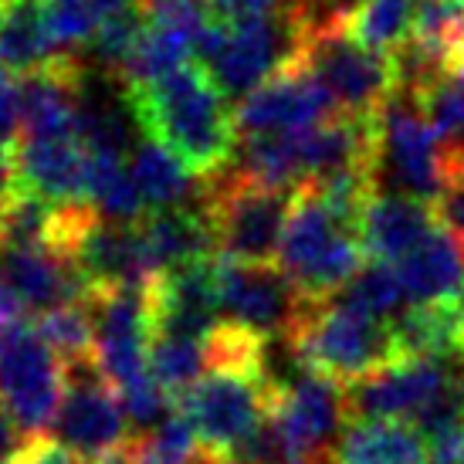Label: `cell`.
Listing matches in <instances>:
<instances>
[{"mask_svg":"<svg viewBox=\"0 0 464 464\" xmlns=\"http://www.w3.org/2000/svg\"><path fill=\"white\" fill-rule=\"evenodd\" d=\"M136 122L146 136L180 156L197 177L227 169L234 156V112L200 62H187L160 82L126 89Z\"/></svg>","mask_w":464,"mask_h":464,"instance_id":"6da1fadb","label":"cell"},{"mask_svg":"<svg viewBox=\"0 0 464 464\" xmlns=\"http://www.w3.org/2000/svg\"><path fill=\"white\" fill-rule=\"evenodd\" d=\"M309 38V21L298 7L247 21H210L197 38V62L207 68L224 99L241 102L278 68L295 62Z\"/></svg>","mask_w":464,"mask_h":464,"instance_id":"7a4b0ae2","label":"cell"},{"mask_svg":"<svg viewBox=\"0 0 464 464\" xmlns=\"http://www.w3.org/2000/svg\"><path fill=\"white\" fill-rule=\"evenodd\" d=\"M288 339L309 370L333 376L346 387L400 360L393 323L346 309L333 298L305 302L302 315L288 329Z\"/></svg>","mask_w":464,"mask_h":464,"instance_id":"3957f363","label":"cell"},{"mask_svg":"<svg viewBox=\"0 0 464 464\" xmlns=\"http://www.w3.org/2000/svg\"><path fill=\"white\" fill-rule=\"evenodd\" d=\"M360 234L339 224L309 183L298 187L278 247V268L295 285L302 302H325L360 271Z\"/></svg>","mask_w":464,"mask_h":464,"instance_id":"277c9868","label":"cell"},{"mask_svg":"<svg viewBox=\"0 0 464 464\" xmlns=\"http://www.w3.org/2000/svg\"><path fill=\"white\" fill-rule=\"evenodd\" d=\"M298 200V187H268L224 173L204 187V207L214 224L220 258L271 265L278 261L288 214Z\"/></svg>","mask_w":464,"mask_h":464,"instance_id":"5b68a950","label":"cell"},{"mask_svg":"<svg viewBox=\"0 0 464 464\" xmlns=\"http://www.w3.org/2000/svg\"><path fill=\"white\" fill-rule=\"evenodd\" d=\"M65 400V362L44 339L38 325L24 319L0 325V403L17 430L48 434Z\"/></svg>","mask_w":464,"mask_h":464,"instance_id":"8992f818","label":"cell"},{"mask_svg":"<svg viewBox=\"0 0 464 464\" xmlns=\"http://www.w3.org/2000/svg\"><path fill=\"white\" fill-rule=\"evenodd\" d=\"M376 177L390 187L387 194L420 197L427 204H434V197L448 183V146L417 99L403 89H397L380 105Z\"/></svg>","mask_w":464,"mask_h":464,"instance_id":"52a82bcc","label":"cell"},{"mask_svg":"<svg viewBox=\"0 0 464 464\" xmlns=\"http://www.w3.org/2000/svg\"><path fill=\"white\" fill-rule=\"evenodd\" d=\"M130 427L122 397L105 380L95 356L65 362V400L48 434L62 440L82 464H99L130 444Z\"/></svg>","mask_w":464,"mask_h":464,"instance_id":"ba28073f","label":"cell"},{"mask_svg":"<svg viewBox=\"0 0 464 464\" xmlns=\"http://www.w3.org/2000/svg\"><path fill=\"white\" fill-rule=\"evenodd\" d=\"M275 393L278 390L265 380V373L207 370L200 383L177 400V407L194 420L200 448L231 458L265 424Z\"/></svg>","mask_w":464,"mask_h":464,"instance_id":"9c48e42d","label":"cell"},{"mask_svg":"<svg viewBox=\"0 0 464 464\" xmlns=\"http://www.w3.org/2000/svg\"><path fill=\"white\" fill-rule=\"evenodd\" d=\"M346 112H376L400 89L393 54L370 52L343 31V21L309 27L298 54Z\"/></svg>","mask_w":464,"mask_h":464,"instance_id":"30bf717a","label":"cell"},{"mask_svg":"<svg viewBox=\"0 0 464 464\" xmlns=\"http://www.w3.org/2000/svg\"><path fill=\"white\" fill-rule=\"evenodd\" d=\"M268 420L282 444L285 464H312L349 420L346 383L309 370L288 390L275 393Z\"/></svg>","mask_w":464,"mask_h":464,"instance_id":"8fae6325","label":"cell"},{"mask_svg":"<svg viewBox=\"0 0 464 464\" xmlns=\"http://www.w3.org/2000/svg\"><path fill=\"white\" fill-rule=\"evenodd\" d=\"M335 109L339 102L333 99V92L312 75V68L302 58H295L237 102L234 130L241 140L312 130L335 119Z\"/></svg>","mask_w":464,"mask_h":464,"instance_id":"7c38bea8","label":"cell"},{"mask_svg":"<svg viewBox=\"0 0 464 464\" xmlns=\"http://www.w3.org/2000/svg\"><path fill=\"white\" fill-rule=\"evenodd\" d=\"M218 295L220 319L245 325L265 339L288 333L305 309L298 288L285 278V271L278 265H251V261L220 258V255Z\"/></svg>","mask_w":464,"mask_h":464,"instance_id":"4fadbf2b","label":"cell"},{"mask_svg":"<svg viewBox=\"0 0 464 464\" xmlns=\"http://www.w3.org/2000/svg\"><path fill=\"white\" fill-rule=\"evenodd\" d=\"M451 366L454 362L444 360L407 356L362 376L360 383L346 387L349 420H413L458 376Z\"/></svg>","mask_w":464,"mask_h":464,"instance_id":"5bb4252c","label":"cell"},{"mask_svg":"<svg viewBox=\"0 0 464 464\" xmlns=\"http://www.w3.org/2000/svg\"><path fill=\"white\" fill-rule=\"evenodd\" d=\"M14 180L54 204L89 200V146L82 136H21L11 150Z\"/></svg>","mask_w":464,"mask_h":464,"instance_id":"9a60e30c","label":"cell"},{"mask_svg":"<svg viewBox=\"0 0 464 464\" xmlns=\"http://www.w3.org/2000/svg\"><path fill=\"white\" fill-rule=\"evenodd\" d=\"M0 275L7 278L27 312H52L68 302H82L92 285L75 261L52 247H0Z\"/></svg>","mask_w":464,"mask_h":464,"instance_id":"2e32d148","label":"cell"},{"mask_svg":"<svg viewBox=\"0 0 464 464\" xmlns=\"http://www.w3.org/2000/svg\"><path fill=\"white\" fill-rule=\"evenodd\" d=\"M142 237V255L150 265V275L183 265V261L214 258V224L204 207V197L190 207H169V210H150L136 224Z\"/></svg>","mask_w":464,"mask_h":464,"instance_id":"e0dca14e","label":"cell"},{"mask_svg":"<svg viewBox=\"0 0 464 464\" xmlns=\"http://www.w3.org/2000/svg\"><path fill=\"white\" fill-rule=\"evenodd\" d=\"M434 227H438V220H434V207L427 200L407 194H376L373 204L362 214L360 245L373 261L397 265Z\"/></svg>","mask_w":464,"mask_h":464,"instance_id":"ac0fdd59","label":"cell"},{"mask_svg":"<svg viewBox=\"0 0 464 464\" xmlns=\"http://www.w3.org/2000/svg\"><path fill=\"white\" fill-rule=\"evenodd\" d=\"M397 271L411 305L451 302L464 288V245L444 227H434L411 255L397 261Z\"/></svg>","mask_w":464,"mask_h":464,"instance_id":"d6986e66","label":"cell"},{"mask_svg":"<svg viewBox=\"0 0 464 464\" xmlns=\"http://www.w3.org/2000/svg\"><path fill=\"white\" fill-rule=\"evenodd\" d=\"M335 464H430L424 434L403 420H346Z\"/></svg>","mask_w":464,"mask_h":464,"instance_id":"ffe728a7","label":"cell"},{"mask_svg":"<svg viewBox=\"0 0 464 464\" xmlns=\"http://www.w3.org/2000/svg\"><path fill=\"white\" fill-rule=\"evenodd\" d=\"M132 177L140 183L146 207L150 210H169V207H187L190 200H200L204 190L197 187V173L169 146L160 140H142L132 150Z\"/></svg>","mask_w":464,"mask_h":464,"instance_id":"44dd1931","label":"cell"},{"mask_svg":"<svg viewBox=\"0 0 464 464\" xmlns=\"http://www.w3.org/2000/svg\"><path fill=\"white\" fill-rule=\"evenodd\" d=\"M0 58L11 72H38L62 58L52 44L41 0H0Z\"/></svg>","mask_w":464,"mask_h":464,"instance_id":"7402d4cb","label":"cell"},{"mask_svg":"<svg viewBox=\"0 0 464 464\" xmlns=\"http://www.w3.org/2000/svg\"><path fill=\"white\" fill-rule=\"evenodd\" d=\"M420 0H356L343 14V31L370 52L393 54L413 34Z\"/></svg>","mask_w":464,"mask_h":464,"instance_id":"603a6c76","label":"cell"},{"mask_svg":"<svg viewBox=\"0 0 464 464\" xmlns=\"http://www.w3.org/2000/svg\"><path fill=\"white\" fill-rule=\"evenodd\" d=\"M333 302L356 309L362 315H373V319H397L403 312L407 292L400 282V271L393 261H370L366 268H360L349 278L339 292L333 295Z\"/></svg>","mask_w":464,"mask_h":464,"instance_id":"cb8c5ba5","label":"cell"},{"mask_svg":"<svg viewBox=\"0 0 464 464\" xmlns=\"http://www.w3.org/2000/svg\"><path fill=\"white\" fill-rule=\"evenodd\" d=\"M150 373L180 400L187 390L200 383L207 373V346L204 339H183V335H153L150 343Z\"/></svg>","mask_w":464,"mask_h":464,"instance_id":"d4e9b609","label":"cell"},{"mask_svg":"<svg viewBox=\"0 0 464 464\" xmlns=\"http://www.w3.org/2000/svg\"><path fill=\"white\" fill-rule=\"evenodd\" d=\"M142 31H146V4H130V7H122V11L109 14L99 31L92 34V41L85 44L89 48V62L99 72H112L119 75L126 62H130V54L136 52V44H140Z\"/></svg>","mask_w":464,"mask_h":464,"instance_id":"484cf974","label":"cell"},{"mask_svg":"<svg viewBox=\"0 0 464 464\" xmlns=\"http://www.w3.org/2000/svg\"><path fill=\"white\" fill-rule=\"evenodd\" d=\"M413 99L424 109V116L430 119L444 146L464 150V58H458L434 85H427Z\"/></svg>","mask_w":464,"mask_h":464,"instance_id":"4316f807","label":"cell"},{"mask_svg":"<svg viewBox=\"0 0 464 464\" xmlns=\"http://www.w3.org/2000/svg\"><path fill=\"white\" fill-rule=\"evenodd\" d=\"M38 333L62 356V362L92 356V349H95V325H92V312L85 305V298L58 305L52 312H41Z\"/></svg>","mask_w":464,"mask_h":464,"instance_id":"83f0119b","label":"cell"},{"mask_svg":"<svg viewBox=\"0 0 464 464\" xmlns=\"http://www.w3.org/2000/svg\"><path fill=\"white\" fill-rule=\"evenodd\" d=\"M41 7H44V24L58 54H72V48L89 44L102 24V17L95 14L89 0H41Z\"/></svg>","mask_w":464,"mask_h":464,"instance_id":"f1b7e54d","label":"cell"},{"mask_svg":"<svg viewBox=\"0 0 464 464\" xmlns=\"http://www.w3.org/2000/svg\"><path fill=\"white\" fill-rule=\"evenodd\" d=\"M7 464H82L54 434H31L7 458Z\"/></svg>","mask_w":464,"mask_h":464,"instance_id":"f546056e","label":"cell"},{"mask_svg":"<svg viewBox=\"0 0 464 464\" xmlns=\"http://www.w3.org/2000/svg\"><path fill=\"white\" fill-rule=\"evenodd\" d=\"M434 220L438 227H444L448 234H454L464 245V177H448L444 190L434 197Z\"/></svg>","mask_w":464,"mask_h":464,"instance_id":"4dcf8cb0","label":"cell"},{"mask_svg":"<svg viewBox=\"0 0 464 464\" xmlns=\"http://www.w3.org/2000/svg\"><path fill=\"white\" fill-rule=\"evenodd\" d=\"M295 0H207V11L214 21H247V17H265L292 7Z\"/></svg>","mask_w":464,"mask_h":464,"instance_id":"1f68e13d","label":"cell"},{"mask_svg":"<svg viewBox=\"0 0 464 464\" xmlns=\"http://www.w3.org/2000/svg\"><path fill=\"white\" fill-rule=\"evenodd\" d=\"M21 136H24V99H21V85L11 82L0 89V142L11 146Z\"/></svg>","mask_w":464,"mask_h":464,"instance_id":"d6a6232c","label":"cell"},{"mask_svg":"<svg viewBox=\"0 0 464 464\" xmlns=\"http://www.w3.org/2000/svg\"><path fill=\"white\" fill-rule=\"evenodd\" d=\"M21 440H24V434L17 430V424L11 420V413L4 411V403H0V458H11V454L21 448Z\"/></svg>","mask_w":464,"mask_h":464,"instance_id":"836d02e7","label":"cell"},{"mask_svg":"<svg viewBox=\"0 0 464 464\" xmlns=\"http://www.w3.org/2000/svg\"><path fill=\"white\" fill-rule=\"evenodd\" d=\"M14 180V163H11V146L0 142V197L7 194V187Z\"/></svg>","mask_w":464,"mask_h":464,"instance_id":"e575fe53","label":"cell"},{"mask_svg":"<svg viewBox=\"0 0 464 464\" xmlns=\"http://www.w3.org/2000/svg\"><path fill=\"white\" fill-rule=\"evenodd\" d=\"M92 7H95V14L99 17H109V14H116V11H122V7H130V4H136V0H89Z\"/></svg>","mask_w":464,"mask_h":464,"instance_id":"d590c367","label":"cell"},{"mask_svg":"<svg viewBox=\"0 0 464 464\" xmlns=\"http://www.w3.org/2000/svg\"><path fill=\"white\" fill-rule=\"evenodd\" d=\"M190 464H234V461L227 458V454H218V451H207V448H200Z\"/></svg>","mask_w":464,"mask_h":464,"instance_id":"8d00e7d4","label":"cell"},{"mask_svg":"<svg viewBox=\"0 0 464 464\" xmlns=\"http://www.w3.org/2000/svg\"><path fill=\"white\" fill-rule=\"evenodd\" d=\"M451 305H454V312H458V319H461V325H464V288L451 298Z\"/></svg>","mask_w":464,"mask_h":464,"instance_id":"74e56055","label":"cell"},{"mask_svg":"<svg viewBox=\"0 0 464 464\" xmlns=\"http://www.w3.org/2000/svg\"><path fill=\"white\" fill-rule=\"evenodd\" d=\"M4 85H11V65L0 58V89H4Z\"/></svg>","mask_w":464,"mask_h":464,"instance_id":"f35d334b","label":"cell"},{"mask_svg":"<svg viewBox=\"0 0 464 464\" xmlns=\"http://www.w3.org/2000/svg\"><path fill=\"white\" fill-rule=\"evenodd\" d=\"M140 4H146V7H153V4H160V0H140Z\"/></svg>","mask_w":464,"mask_h":464,"instance_id":"ab89813d","label":"cell"},{"mask_svg":"<svg viewBox=\"0 0 464 464\" xmlns=\"http://www.w3.org/2000/svg\"><path fill=\"white\" fill-rule=\"evenodd\" d=\"M461 464H464V458H461Z\"/></svg>","mask_w":464,"mask_h":464,"instance_id":"60d3db41","label":"cell"}]
</instances>
